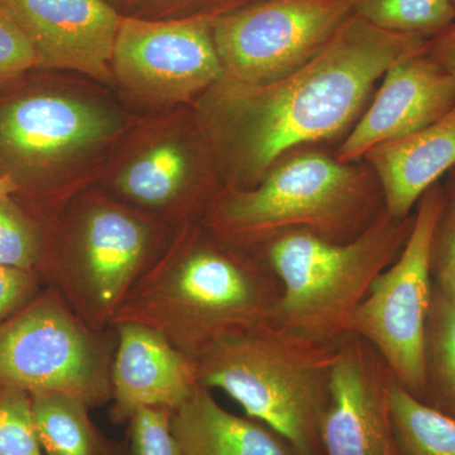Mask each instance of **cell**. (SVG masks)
<instances>
[{"mask_svg": "<svg viewBox=\"0 0 455 455\" xmlns=\"http://www.w3.org/2000/svg\"><path fill=\"white\" fill-rule=\"evenodd\" d=\"M171 411L145 407L131 419V449L133 455H181L170 427Z\"/></svg>", "mask_w": 455, "mask_h": 455, "instance_id": "484cf974", "label": "cell"}, {"mask_svg": "<svg viewBox=\"0 0 455 455\" xmlns=\"http://www.w3.org/2000/svg\"><path fill=\"white\" fill-rule=\"evenodd\" d=\"M392 379L385 359L367 340L352 333L341 338L320 427L324 455H398L391 421Z\"/></svg>", "mask_w": 455, "mask_h": 455, "instance_id": "4fadbf2b", "label": "cell"}, {"mask_svg": "<svg viewBox=\"0 0 455 455\" xmlns=\"http://www.w3.org/2000/svg\"><path fill=\"white\" fill-rule=\"evenodd\" d=\"M42 284L37 272L0 265V323L28 304Z\"/></svg>", "mask_w": 455, "mask_h": 455, "instance_id": "f1b7e54d", "label": "cell"}, {"mask_svg": "<svg viewBox=\"0 0 455 455\" xmlns=\"http://www.w3.org/2000/svg\"><path fill=\"white\" fill-rule=\"evenodd\" d=\"M430 275L434 286L455 298V197L448 194L431 239Z\"/></svg>", "mask_w": 455, "mask_h": 455, "instance_id": "4316f807", "label": "cell"}, {"mask_svg": "<svg viewBox=\"0 0 455 455\" xmlns=\"http://www.w3.org/2000/svg\"><path fill=\"white\" fill-rule=\"evenodd\" d=\"M355 13L383 31L423 40L455 22L451 0H355Z\"/></svg>", "mask_w": 455, "mask_h": 455, "instance_id": "7402d4cb", "label": "cell"}, {"mask_svg": "<svg viewBox=\"0 0 455 455\" xmlns=\"http://www.w3.org/2000/svg\"><path fill=\"white\" fill-rule=\"evenodd\" d=\"M16 190L7 180L0 179V196H13Z\"/></svg>", "mask_w": 455, "mask_h": 455, "instance_id": "4dcf8cb0", "label": "cell"}, {"mask_svg": "<svg viewBox=\"0 0 455 455\" xmlns=\"http://www.w3.org/2000/svg\"><path fill=\"white\" fill-rule=\"evenodd\" d=\"M283 284L259 254L202 221L172 233L114 319L157 331L196 363L228 335L272 323Z\"/></svg>", "mask_w": 455, "mask_h": 455, "instance_id": "7a4b0ae2", "label": "cell"}, {"mask_svg": "<svg viewBox=\"0 0 455 455\" xmlns=\"http://www.w3.org/2000/svg\"><path fill=\"white\" fill-rule=\"evenodd\" d=\"M421 403L455 419V298L433 284L424 339Z\"/></svg>", "mask_w": 455, "mask_h": 455, "instance_id": "ffe728a7", "label": "cell"}, {"mask_svg": "<svg viewBox=\"0 0 455 455\" xmlns=\"http://www.w3.org/2000/svg\"><path fill=\"white\" fill-rule=\"evenodd\" d=\"M46 244V224L11 196H0V265L38 274Z\"/></svg>", "mask_w": 455, "mask_h": 455, "instance_id": "603a6c76", "label": "cell"}, {"mask_svg": "<svg viewBox=\"0 0 455 455\" xmlns=\"http://www.w3.org/2000/svg\"><path fill=\"white\" fill-rule=\"evenodd\" d=\"M173 232L112 196H84L47 226L38 275L86 324L110 331Z\"/></svg>", "mask_w": 455, "mask_h": 455, "instance_id": "5b68a950", "label": "cell"}, {"mask_svg": "<svg viewBox=\"0 0 455 455\" xmlns=\"http://www.w3.org/2000/svg\"><path fill=\"white\" fill-rule=\"evenodd\" d=\"M116 347L114 329L95 331L46 286L0 323V387L106 405L112 401Z\"/></svg>", "mask_w": 455, "mask_h": 455, "instance_id": "ba28073f", "label": "cell"}, {"mask_svg": "<svg viewBox=\"0 0 455 455\" xmlns=\"http://www.w3.org/2000/svg\"><path fill=\"white\" fill-rule=\"evenodd\" d=\"M445 196L438 182L419 200L403 252L374 278L348 328L374 347L396 381L418 400L423 396L425 329L433 299L431 239Z\"/></svg>", "mask_w": 455, "mask_h": 455, "instance_id": "9c48e42d", "label": "cell"}, {"mask_svg": "<svg viewBox=\"0 0 455 455\" xmlns=\"http://www.w3.org/2000/svg\"><path fill=\"white\" fill-rule=\"evenodd\" d=\"M448 196L455 197V167L449 172L447 185L444 187Z\"/></svg>", "mask_w": 455, "mask_h": 455, "instance_id": "1f68e13d", "label": "cell"}, {"mask_svg": "<svg viewBox=\"0 0 455 455\" xmlns=\"http://www.w3.org/2000/svg\"><path fill=\"white\" fill-rule=\"evenodd\" d=\"M221 190L199 124L156 134L128 156L113 180L114 199L171 228L203 220Z\"/></svg>", "mask_w": 455, "mask_h": 455, "instance_id": "7c38bea8", "label": "cell"}, {"mask_svg": "<svg viewBox=\"0 0 455 455\" xmlns=\"http://www.w3.org/2000/svg\"><path fill=\"white\" fill-rule=\"evenodd\" d=\"M170 427L181 455H299L267 425L227 411L203 385L171 411Z\"/></svg>", "mask_w": 455, "mask_h": 455, "instance_id": "ac0fdd59", "label": "cell"}, {"mask_svg": "<svg viewBox=\"0 0 455 455\" xmlns=\"http://www.w3.org/2000/svg\"><path fill=\"white\" fill-rule=\"evenodd\" d=\"M212 23L122 16L112 57L114 83L148 106L197 100L224 75Z\"/></svg>", "mask_w": 455, "mask_h": 455, "instance_id": "8fae6325", "label": "cell"}, {"mask_svg": "<svg viewBox=\"0 0 455 455\" xmlns=\"http://www.w3.org/2000/svg\"><path fill=\"white\" fill-rule=\"evenodd\" d=\"M414 221L415 212L396 220L383 211L347 243L296 229L251 250L283 284L274 323L331 343L346 337L374 278L403 252Z\"/></svg>", "mask_w": 455, "mask_h": 455, "instance_id": "8992f818", "label": "cell"}, {"mask_svg": "<svg viewBox=\"0 0 455 455\" xmlns=\"http://www.w3.org/2000/svg\"><path fill=\"white\" fill-rule=\"evenodd\" d=\"M0 8L31 42L38 68L116 84L112 57L122 16L108 0H0Z\"/></svg>", "mask_w": 455, "mask_h": 455, "instance_id": "5bb4252c", "label": "cell"}, {"mask_svg": "<svg viewBox=\"0 0 455 455\" xmlns=\"http://www.w3.org/2000/svg\"><path fill=\"white\" fill-rule=\"evenodd\" d=\"M381 187L385 211L411 215L419 200L455 167V104L427 127L373 147L363 157Z\"/></svg>", "mask_w": 455, "mask_h": 455, "instance_id": "e0dca14e", "label": "cell"}, {"mask_svg": "<svg viewBox=\"0 0 455 455\" xmlns=\"http://www.w3.org/2000/svg\"><path fill=\"white\" fill-rule=\"evenodd\" d=\"M33 68H38V60L31 42L0 8V90L8 88Z\"/></svg>", "mask_w": 455, "mask_h": 455, "instance_id": "83f0119b", "label": "cell"}, {"mask_svg": "<svg viewBox=\"0 0 455 455\" xmlns=\"http://www.w3.org/2000/svg\"><path fill=\"white\" fill-rule=\"evenodd\" d=\"M390 410L398 455H455V419L425 405L395 377Z\"/></svg>", "mask_w": 455, "mask_h": 455, "instance_id": "44dd1931", "label": "cell"}, {"mask_svg": "<svg viewBox=\"0 0 455 455\" xmlns=\"http://www.w3.org/2000/svg\"><path fill=\"white\" fill-rule=\"evenodd\" d=\"M451 3H453L454 8H455V0H451Z\"/></svg>", "mask_w": 455, "mask_h": 455, "instance_id": "d6a6232c", "label": "cell"}, {"mask_svg": "<svg viewBox=\"0 0 455 455\" xmlns=\"http://www.w3.org/2000/svg\"><path fill=\"white\" fill-rule=\"evenodd\" d=\"M0 455H46L42 448L29 392L0 387Z\"/></svg>", "mask_w": 455, "mask_h": 455, "instance_id": "cb8c5ba5", "label": "cell"}, {"mask_svg": "<svg viewBox=\"0 0 455 455\" xmlns=\"http://www.w3.org/2000/svg\"><path fill=\"white\" fill-rule=\"evenodd\" d=\"M116 347L112 367L114 424H128L145 407L170 411L200 385L196 363L157 331L136 323L113 326Z\"/></svg>", "mask_w": 455, "mask_h": 455, "instance_id": "2e32d148", "label": "cell"}, {"mask_svg": "<svg viewBox=\"0 0 455 455\" xmlns=\"http://www.w3.org/2000/svg\"><path fill=\"white\" fill-rule=\"evenodd\" d=\"M427 49L386 71L372 101L334 152L337 160L359 163L373 147L414 133L454 107L455 79Z\"/></svg>", "mask_w": 455, "mask_h": 455, "instance_id": "9a60e30c", "label": "cell"}, {"mask_svg": "<svg viewBox=\"0 0 455 455\" xmlns=\"http://www.w3.org/2000/svg\"><path fill=\"white\" fill-rule=\"evenodd\" d=\"M427 47L355 13L313 60L276 82L248 85L223 75L196 100L221 188H252L284 156L347 136L386 71Z\"/></svg>", "mask_w": 455, "mask_h": 455, "instance_id": "6da1fadb", "label": "cell"}, {"mask_svg": "<svg viewBox=\"0 0 455 455\" xmlns=\"http://www.w3.org/2000/svg\"><path fill=\"white\" fill-rule=\"evenodd\" d=\"M122 123L97 100L53 89H28L0 101V179L25 197V208L49 226L64 209L60 182L100 151Z\"/></svg>", "mask_w": 455, "mask_h": 455, "instance_id": "52a82bcc", "label": "cell"}, {"mask_svg": "<svg viewBox=\"0 0 455 455\" xmlns=\"http://www.w3.org/2000/svg\"><path fill=\"white\" fill-rule=\"evenodd\" d=\"M123 17L148 20H208L259 0H108Z\"/></svg>", "mask_w": 455, "mask_h": 455, "instance_id": "d4e9b609", "label": "cell"}, {"mask_svg": "<svg viewBox=\"0 0 455 455\" xmlns=\"http://www.w3.org/2000/svg\"><path fill=\"white\" fill-rule=\"evenodd\" d=\"M355 14V0H259L212 20L230 79L263 85L307 65Z\"/></svg>", "mask_w": 455, "mask_h": 455, "instance_id": "30bf717a", "label": "cell"}, {"mask_svg": "<svg viewBox=\"0 0 455 455\" xmlns=\"http://www.w3.org/2000/svg\"><path fill=\"white\" fill-rule=\"evenodd\" d=\"M339 341L266 323L212 344L196 361L197 379L209 390L226 392L299 455H324L320 427Z\"/></svg>", "mask_w": 455, "mask_h": 455, "instance_id": "277c9868", "label": "cell"}, {"mask_svg": "<svg viewBox=\"0 0 455 455\" xmlns=\"http://www.w3.org/2000/svg\"><path fill=\"white\" fill-rule=\"evenodd\" d=\"M33 416L46 455H125L90 419V406L60 394L31 395Z\"/></svg>", "mask_w": 455, "mask_h": 455, "instance_id": "d6986e66", "label": "cell"}, {"mask_svg": "<svg viewBox=\"0 0 455 455\" xmlns=\"http://www.w3.org/2000/svg\"><path fill=\"white\" fill-rule=\"evenodd\" d=\"M383 211L379 180L363 161L341 163L334 155L298 149L256 187L221 188L200 221L230 243L253 250L296 229L347 243Z\"/></svg>", "mask_w": 455, "mask_h": 455, "instance_id": "3957f363", "label": "cell"}, {"mask_svg": "<svg viewBox=\"0 0 455 455\" xmlns=\"http://www.w3.org/2000/svg\"><path fill=\"white\" fill-rule=\"evenodd\" d=\"M427 51L455 79V22L427 40Z\"/></svg>", "mask_w": 455, "mask_h": 455, "instance_id": "f546056e", "label": "cell"}]
</instances>
